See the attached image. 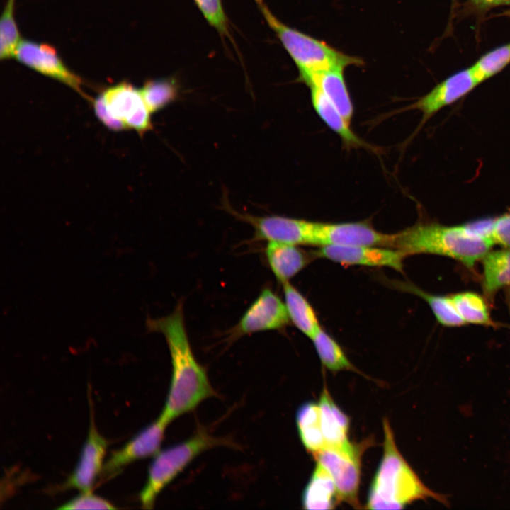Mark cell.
<instances>
[{
	"label": "cell",
	"mask_w": 510,
	"mask_h": 510,
	"mask_svg": "<svg viewBox=\"0 0 510 510\" xmlns=\"http://www.w3.org/2000/svg\"><path fill=\"white\" fill-rule=\"evenodd\" d=\"M152 331L165 337L171 361V378L164 407L159 415L169 424L188 413L207 398L216 395L205 368L196 360L186 331L183 305L179 301L169 315L152 319Z\"/></svg>",
	"instance_id": "6da1fadb"
},
{
	"label": "cell",
	"mask_w": 510,
	"mask_h": 510,
	"mask_svg": "<svg viewBox=\"0 0 510 510\" xmlns=\"http://www.w3.org/2000/svg\"><path fill=\"white\" fill-rule=\"evenodd\" d=\"M384 449L369 489L366 509H402L420 499L433 498L445 504L446 499L429 489L398 450L389 421H382Z\"/></svg>",
	"instance_id": "7a4b0ae2"
},
{
	"label": "cell",
	"mask_w": 510,
	"mask_h": 510,
	"mask_svg": "<svg viewBox=\"0 0 510 510\" xmlns=\"http://www.w3.org/2000/svg\"><path fill=\"white\" fill-rule=\"evenodd\" d=\"M492 245L472 234L464 223L445 225L435 221H419L395 234L393 249L406 256L427 254L448 257L473 270Z\"/></svg>",
	"instance_id": "3957f363"
},
{
	"label": "cell",
	"mask_w": 510,
	"mask_h": 510,
	"mask_svg": "<svg viewBox=\"0 0 510 510\" xmlns=\"http://www.w3.org/2000/svg\"><path fill=\"white\" fill-rule=\"evenodd\" d=\"M254 1L268 26L296 64L300 81L313 74L363 64L361 59L345 54L322 40L287 26L273 13L264 0Z\"/></svg>",
	"instance_id": "277c9868"
},
{
	"label": "cell",
	"mask_w": 510,
	"mask_h": 510,
	"mask_svg": "<svg viewBox=\"0 0 510 510\" xmlns=\"http://www.w3.org/2000/svg\"><path fill=\"white\" fill-rule=\"evenodd\" d=\"M218 446H232V442L199 429L188 439L160 450L149 466L147 481L140 493L142 507L152 509L161 492L196 457Z\"/></svg>",
	"instance_id": "5b68a950"
},
{
	"label": "cell",
	"mask_w": 510,
	"mask_h": 510,
	"mask_svg": "<svg viewBox=\"0 0 510 510\" xmlns=\"http://www.w3.org/2000/svg\"><path fill=\"white\" fill-rule=\"evenodd\" d=\"M97 118L110 130H132L140 135L151 130L152 113L140 89L127 82L107 88L94 101Z\"/></svg>",
	"instance_id": "8992f818"
},
{
	"label": "cell",
	"mask_w": 510,
	"mask_h": 510,
	"mask_svg": "<svg viewBox=\"0 0 510 510\" xmlns=\"http://www.w3.org/2000/svg\"><path fill=\"white\" fill-rule=\"evenodd\" d=\"M370 441L343 447L326 446L313 454L317 463L330 474L336 486L340 501L360 509L358 489L361 479V456Z\"/></svg>",
	"instance_id": "52a82bcc"
},
{
	"label": "cell",
	"mask_w": 510,
	"mask_h": 510,
	"mask_svg": "<svg viewBox=\"0 0 510 510\" xmlns=\"http://www.w3.org/2000/svg\"><path fill=\"white\" fill-rule=\"evenodd\" d=\"M223 204L231 215L252 227V241L314 245L315 222L276 215L256 216L237 211L227 200Z\"/></svg>",
	"instance_id": "ba28073f"
},
{
	"label": "cell",
	"mask_w": 510,
	"mask_h": 510,
	"mask_svg": "<svg viewBox=\"0 0 510 510\" xmlns=\"http://www.w3.org/2000/svg\"><path fill=\"white\" fill-rule=\"evenodd\" d=\"M290 322L285 302L268 288H264L240 319L227 333V341L256 332L280 330Z\"/></svg>",
	"instance_id": "9c48e42d"
},
{
	"label": "cell",
	"mask_w": 510,
	"mask_h": 510,
	"mask_svg": "<svg viewBox=\"0 0 510 510\" xmlns=\"http://www.w3.org/2000/svg\"><path fill=\"white\" fill-rule=\"evenodd\" d=\"M14 57L40 74L67 85L85 99H89L83 91L81 79L64 64L52 46L46 43L21 40L16 50Z\"/></svg>",
	"instance_id": "30bf717a"
},
{
	"label": "cell",
	"mask_w": 510,
	"mask_h": 510,
	"mask_svg": "<svg viewBox=\"0 0 510 510\" xmlns=\"http://www.w3.org/2000/svg\"><path fill=\"white\" fill-rule=\"evenodd\" d=\"M395 234L376 230L367 221L354 222H315L314 245L370 246L393 248Z\"/></svg>",
	"instance_id": "8fae6325"
},
{
	"label": "cell",
	"mask_w": 510,
	"mask_h": 510,
	"mask_svg": "<svg viewBox=\"0 0 510 510\" xmlns=\"http://www.w3.org/2000/svg\"><path fill=\"white\" fill-rule=\"evenodd\" d=\"M168 424L159 416L123 447L113 451L103 465L101 479L113 478L130 463L156 455L160 450Z\"/></svg>",
	"instance_id": "7c38bea8"
},
{
	"label": "cell",
	"mask_w": 510,
	"mask_h": 510,
	"mask_svg": "<svg viewBox=\"0 0 510 510\" xmlns=\"http://www.w3.org/2000/svg\"><path fill=\"white\" fill-rule=\"evenodd\" d=\"M313 252L315 257L343 265L389 267L399 272L403 271L406 257L396 249L370 246L325 245Z\"/></svg>",
	"instance_id": "4fadbf2b"
},
{
	"label": "cell",
	"mask_w": 510,
	"mask_h": 510,
	"mask_svg": "<svg viewBox=\"0 0 510 510\" xmlns=\"http://www.w3.org/2000/svg\"><path fill=\"white\" fill-rule=\"evenodd\" d=\"M480 84L472 68L469 67L450 75L436 85L429 93L409 106L422 113L419 128L439 110L459 101Z\"/></svg>",
	"instance_id": "5bb4252c"
},
{
	"label": "cell",
	"mask_w": 510,
	"mask_h": 510,
	"mask_svg": "<svg viewBox=\"0 0 510 510\" xmlns=\"http://www.w3.org/2000/svg\"><path fill=\"white\" fill-rule=\"evenodd\" d=\"M92 408L90 407L89 433L79 461L72 473L62 484V489L72 488L81 492H91L97 477L101 474L108 443L97 430Z\"/></svg>",
	"instance_id": "9a60e30c"
},
{
	"label": "cell",
	"mask_w": 510,
	"mask_h": 510,
	"mask_svg": "<svg viewBox=\"0 0 510 510\" xmlns=\"http://www.w3.org/2000/svg\"><path fill=\"white\" fill-rule=\"evenodd\" d=\"M268 267L281 284L290 281L315 257L299 246L268 242L264 249Z\"/></svg>",
	"instance_id": "2e32d148"
},
{
	"label": "cell",
	"mask_w": 510,
	"mask_h": 510,
	"mask_svg": "<svg viewBox=\"0 0 510 510\" xmlns=\"http://www.w3.org/2000/svg\"><path fill=\"white\" fill-rule=\"evenodd\" d=\"M344 70L336 69L313 74L302 82L309 87L318 88L351 125L353 106L345 82Z\"/></svg>",
	"instance_id": "e0dca14e"
},
{
	"label": "cell",
	"mask_w": 510,
	"mask_h": 510,
	"mask_svg": "<svg viewBox=\"0 0 510 510\" xmlns=\"http://www.w3.org/2000/svg\"><path fill=\"white\" fill-rule=\"evenodd\" d=\"M318 404L326 446L339 448L349 444L348 432L350 419L334 402L326 386L322 390Z\"/></svg>",
	"instance_id": "ac0fdd59"
},
{
	"label": "cell",
	"mask_w": 510,
	"mask_h": 510,
	"mask_svg": "<svg viewBox=\"0 0 510 510\" xmlns=\"http://www.w3.org/2000/svg\"><path fill=\"white\" fill-rule=\"evenodd\" d=\"M480 261L483 293L492 302L500 290L510 285V248L489 250Z\"/></svg>",
	"instance_id": "d6986e66"
},
{
	"label": "cell",
	"mask_w": 510,
	"mask_h": 510,
	"mask_svg": "<svg viewBox=\"0 0 510 510\" xmlns=\"http://www.w3.org/2000/svg\"><path fill=\"white\" fill-rule=\"evenodd\" d=\"M340 502L334 481L319 463L307 484L302 496L305 509H333Z\"/></svg>",
	"instance_id": "ffe728a7"
},
{
	"label": "cell",
	"mask_w": 510,
	"mask_h": 510,
	"mask_svg": "<svg viewBox=\"0 0 510 510\" xmlns=\"http://www.w3.org/2000/svg\"><path fill=\"white\" fill-rule=\"evenodd\" d=\"M288 315L295 327L311 339L321 328L316 312L308 300L290 281L282 284Z\"/></svg>",
	"instance_id": "44dd1931"
},
{
	"label": "cell",
	"mask_w": 510,
	"mask_h": 510,
	"mask_svg": "<svg viewBox=\"0 0 510 510\" xmlns=\"http://www.w3.org/2000/svg\"><path fill=\"white\" fill-rule=\"evenodd\" d=\"M312 104L319 118L348 147L363 146V142L351 129L338 109L317 87L310 86Z\"/></svg>",
	"instance_id": "7402d4cb"
},
{
	"label": "cell",
	"mask_w": 510,
	"mask_h": 510,
	"mask_svg": "<svg viewBox=\"0 0 510 510\" xmlns=\"http://www.w3.org/2000/svg\"><path fill=\"white\" fill-rule=\"evenodd\" d=\"M295 421L299 436L307 451L313 455L326 446L319 404L313 402L302 404L297 410Z\"/></svg>",
	"instance_id": "603a6c76"
},
{
	"label": "cell",
	"mask_w": 510,
	"mask_h": 510,
	"mask_svg": "<svg viewBox=\"0 0 510 510\" xmlns=\"http://www.w3.org/2000/svg\"><path fill=\"white\" fill-rule=\"evenodd\" d=\"M450 297L465 324L497 326L490 314L489 302L484 295L472 291H462L451 294Z\"/></svg>",
	"instance_id": "cb8c5ba5"
},
{
	"label": "cell",
	"mask_w": 510,
	"mask_h": 510,
	"mask_svg": "<svg viewBox=\"0 0 510 510\" xmlns=\"http://www.w3.org/2000/svg\"><path fill=\"white\" fill-rule=\"evenodd\" d=\"M400 289L423 299L429 306L437 322L446 327H458L466 325L456 310L450 295H443L428 293L408 283L397 284Z\"/></svg>",
	"instance_id": "d4e9b609"
},
{
	"label": "cell",
	"mask_w": 510,
	"mask_h": 510,
	"mask_svg": "<svg viewBox=\"0 0 510 510\" xmlns=\"http://www.w3.org/2000/svg\"><path fill=\"white\" fill-rule=\"evenodd\" d=\"M322 365L333 372L356 369L345 355L339 344L322 327L311 338Z\"/></svg>",
	"instance_id": "484cf974"
},
{
	"label": "cell",
	"mask_w": 510,
	"mask_h": 510,
	"mask_svg": "<svg viewBox=\"0 0 510 510\" xmlns=\"http://www.w3.org/2000/svg\"><path fill=\"white\" fill-rule=\"evenodd\" d=\"M140 90L152 114L175 101L179 94L178 84L174 77L148 80Z\"/></svg>",
	"instance_id": "4316f807"
},
{
	"label": "cell",
	"mask_w": 510,
	"mask_h": 510,
	"mask_svg": "<svg viewBox=\"0 0 510 510\" xmlns=\"http://www.w3.org/2000/svg\"><path fill=\"white\" fill-rule=\"evenodd\" d=\"M16 0H7L0 20V57H14L16 50L21 41L14 18Z\"/></svg>",
	"instance_id": "83f0119b"
},
{
	"label": "cell",
	"mask_w": 510,
	"mask_h": 510,
	"mask_svg": "<svg viewBox=\"0 0 510 510\" xmlns=\"http://www.w3.org/2000/svg\"><path fill=\"white\" fill-rule=\"evenodd\" d=\"M509 63L510 42L487 52L470 67L482 83L500 72Z\"/></svg>",
	"instance_id": "f1b7e54d"
},
{
	"label": "cell",
	"mask_w": 510,
	"mask_h": 510,
	"mask_svg": "<svg viewBox=\"0 0 510 510\" xmlns=\"http://www.w3.org/2000/svg\"><path fill=\"white\" fill-rule=\"evenodd\" d=\"M206 21L224 39L232 41L230 21L225 13L222 0H194Z\"/></svg>",
	"instance_id": "f546056e"
},
{
	"label": "cell",
	"mask_w": 510,
	"mask_h": 510,
	"mask_svg": "<svg viewBox=\"0 0 510 510\" xmlns=\"http://www.w3.org/2000/svg\"><path fill=\"white\" fill-rule=\"evenodd\" d=\"M59 509H115V507L108 500L95 495L91 492H81L78 496L72 498Z\"/></svg>",
	"instance_id": "4dcf8cb0"
},
{
	"label": "cell",
	"mask_w": 510,
	"mask_h": 510,
	"mask_svg": "<svg viewBox=\"0 0 510 510\" xmlns=\"http://www.w3.org/2000/svg\"><path fill=\"white\" fill-rule=\"evenodd\" d=\"M491 241L502 248H510V210L492 217Z\"/></svg>",
	"instance_id": "1f68e13d"
},
{
	"label": "cell",
	"mask_w": 510,
	"mask_h": 510,
	"mask_svg": "<svg viewBox=\"0 0 510 510\" xmlns=\"http://www.w3.org/2000/svg\"><path fill=\"white\" fill-rule=\"evenodd\" d=\"M470 4L480 10H487L494 7L510 5V0H469Z\"/></svg>",
	"instance_id": "d6a6232c"
},
{
	"label": "cell",
	"mask_w": 510,
	"mask_h": 510,
	"mask_svg": "<svg viewBox=\"0 0 510 510\" xmlns=\"http://www.w3.org/2000/svg\"><path fill=\"white\" fill-rule=\"evenodd\" d=\"M506 305H507L509 315H510V289L508 288H507V290L506 292Z\"/></svg>",
	"instance_id": "836d02e7"
},
{
	"label": "cell",
	"mask_w": 510,
	"mask_h": 510,
	"mask_svg": "<svg viewBox=\"0 0 510 510\" xmlns=\"http://www.w3.org/2000/svg\"><path fill=\"white\" fill-rule=\"evenodd\" d=\"M509 14L510 15V11H509Z\"/></svg>",
	"instance_id": "e575fe53"
}]
</instances>
